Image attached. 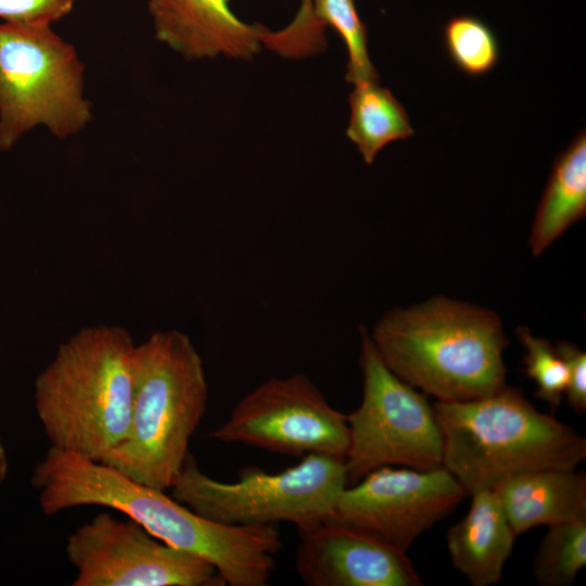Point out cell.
<instances>
[{"mask_svg":"<svg viewBox=\"0 0 586 586\" xmlns=\"http://www.w3.org/2000/svg\"><path fill=\"white\" fill-rule=\"evenodd\" d=\"M74 586H225L206 560L174 548L133 520L97 514L67 538Z\"/></svg>","mask_w":586,"mask_h":586,"instance_id":"obj_10","label":"cell"},{"mask_svg":"<svg viewBox=\"0 0 586 586\" xmlns=\"http://www.w3.org/2000/svg\"><path fill=\"white\" fill-rule=\"evenodd\" d=\"M209 436L275 454L344 460L349 428L347 415L331 406L306 374L295 373L258 384Z\"/></svg>","mask_w":586,"mask_h":586,"instance_id":"obj_9","label":"cell"},{"mask_svg":"<svg viewBox=\"0 0 586 586\" xmlns=\"http://www.w3.org/2000/svg\"><path fill=\"white\" fill-rule=\"evenodd\" d=\"M155 37L187 59L254 58L267 30L247 24L230 10L228 0H149Z\"/></svg>","mask_w":586,"mask_h":586,"instance_id":"obj_13","label":"cell"},{"mask_svg":"<svg viewBox=\"0 0 586 586\" xmlns=\"http://www.w3.org/2000/svg\"><path fill=\"white\" fill-rule=\"evenodd\" d=\"M30 482L48 517L80 506L117 510L161 542L218 569L228 565L239 550L237 526L202 517L165 491L137 483L99 461L50 447L34 468Z\"/></svg>","mask_w":586,"mask_h":586,"instance_id":"obj_5","label":"cell"},{"mask_svg":"<svg viewBox=\"0 0 586 586\" xmlns=\"http://www.w3.org/2000/svg\"><path fill=\"white\" fill-rule=\"evenodd\" d=\"M467 492L444 467H382L339 495L326 521L367 532L408 551L413 542L463 500Z\"/></svg>","mask_w":586,"mask_h":586,"instance_id":"obj_11","label":"cell"},{"mask_svg":"<svg viewBox=\"0 0 586 586\" xmlns=\"http://www.w3.org/2000/svg\"><path fill=\"white\" fill-rule=\"evenodd\" d=\"M517 535L537 525L586 520V475L545 469L517 474L493 487Z\"/></svg>","mask_w":586,"mask_h":586,"instance_id":"obj_15","label":"cell"},{"mask_svg":"<svg viewBox=\"0 0 586 586\" xmlns=\"http://www.w3.org/2000/svg\"><path fill=\"white\" fill-rule=\"evenodd\" d=\"M347 486L343 459L307 455L277 473L249 467L221 482L205 474L189 455L171 497L198 514L232 525L290 522L304 527L323 521Z\"/></svg>","mask_w":586,"mask_h":586,"instance_id":"obj_7","label":"cell"},{"mask_svg":"<svg viewBox=\"0 0 586 586\" xmlns=\"http://www.w3.org/2000/svg\"><path fill=\"white\" fill-rule=\"evenodd\" d=\"M295 15L301 16V17L313 16L314 12H313V7H311V0H301L300 8Z\"/></svg>","mask_w":586,"mask_h":586,"instance_id":"obj_25","label":"cell"},{"mask_svg":"<svg viewBox=\"0 0 586 586\" xmlns=\"http://www.w3.org/2000/svg\"><path fill=\"white\" fill-rule=\"evenodd\" d=\"M586 213V136L578 133L557 157L538 204L528 244L542 254Z\"/></svg>","mask_w":586,"mask_h":586,"instance_id":"obj_16","label":"cell"},{"mask_svg":"<svg viewBox=\"0 0 586 586\" xmlns=\"http://www.w3.org/2000/svg\"><path fill=\"white\" fill-rule=\"evenodd\" d=\"M136 344L115 324L81 328L35 381V409L50 447L101 462L129 431Z\"/></svg>","mask_w":586,"mask_h":586,"instance_id":"obj_2","label":"cell"},{"mask_svg":"<svg viewBox=\"0 0 586 586\" xmlns=\"http://www.w3.org/2000/svg\"><path fill=\"white\" fill-rule=\"evenodd\" d=\"M84 85L75 47L51 26L0 23V150L36 126L60 139L80 132L92 118Z\"/></svg>","mask_w":586,"mask_h":586,"instance_id":"obj_6","label":"cell"},{"mask_svg":"<svg viewBox=\"0 0 586 586\" xmlns=\"http://www.w3.org/2000/svg\"><path fill=\"white\" fill-rule=\"evenodd\" d=\"M470 496L467 514L447 532V549L453 565L473 586H491L501 579L518 535L493 488Z\"/></svg>","mask_w":586,"mask_h":586,"instance_id":"obj_14","label":"cell"},{"mask_svg":"<svg viewBox=\"0 0 586 586\" xmlns=\"http://www.w3.org/2000/svg\"><path fill=\"white\" fill-rule=\"evenodd\" d=\"M517 336L525 349V373L537 388L535 396L557 409L564 396L568 383L566 366L556 346L543 337H536L526 327H519Z\"/></svg>","mask_w":586,"mask_h":586,"instance_id":"obj_21","label":"cell"},{"mask_svg":"<svg viewBox=\"0 0 586 586\" xmlns=\"http://www.w3.org/2000/svg\"><path fill=\"white\" fill-rule=\"evenodd\" d=\"M433 408L443 467L468 495L528 471L576 470L586 459V438L536 409L519 388L505 385L475 399L436 400Z\"/></svg>","mask_w":586,"mask_h":586,"instance_id":"obj_4","label":"cell"},{"mask_svg":"<svg viewBox=\"0 0 586 586\" xmlns=\"http://www.w3.org/2000/svg\"><path fill=\"white\" fill-rule=\"evenodd\" d=\"M362 397L347 415V485L382 467L416 470L443 467L442 433L424 393L400 380L383 362L361 329Z\"/></svg>","mask_w":586,"mask_h":586,"instance_id":"obj_8","label":"cell"},{"mask_svg":"<svg viewBox=\"0 0 586 586\" xmlns=\"http://www.w3.org/2000/svg\"><path fill=\"white\" fill-rule=\"evenodd\" d=\"M447 54L456 67L469 76H483L499 60V43L492 28L479 17H450L443 29Z\"/></svg>","mask_w":586,"mask_h":586,"instance_id":"obj_19","label":"cell"},{"mask_svg":"<svg viewBox=\"0 0 586 586\" xmlns=\"http://www.w3.org/2000/svg\"><path fill=\"white\" fill-rule=\"evenodd\" d=\"M369 336L394 374L436 400L475 399L506 385L508 340L492 310L436 296L388 310Z\"/></svg>","mask_w":586,"mask_h":586,"instance_id":"obj_1","label":"cell"},{"mask_svg":"<svg viewBox=\"0 0 586 586\" xmlns=\"http://www.w3.org/2000/svg\"><path fill=\"white\" fill-rule=\"evenodd\" d=\"M9 470L7 450L0 436V486L5 481Z\"/></svg>","mask_w":586,"mask_h":586,"instance_id":"obj_24","label":"cell"},{"mask_svg":"<svg viewBox=\"0 0 586 586\" xmlns=\"http://www.w3.org/2000/svg\"><path fill=\"white\" fill-rule=\"evenodd\" d=\"M348 102L351 116L346 135L364 161L372 164L388 143L413 135L404 106L379 80L354 85Z\"/></svg>","mask_w":586,"mask_h":586,"instance_id":"obj_17","label":"cell"},{"mask_svg":"<svg viewBox=\"0 0 586 586\" xmlns=\"http://www.w3.org/2000/svg\"><path fill=\"white\" fill-rule=\"evenodd\" d=\"M557 351L568 370L564 395L570 407L577 413L586 411V354L575 344L559 342Z\"/></svg>","mask_w":586,"mask_h":586,"instance_id":"obj_23","label":"cell"},{"mask_svg":"<svg viewBox=\"0 0 586 586\" xmlns=\"http://www.w3.org/2000/svg\"><path fill=\"white\" fill-rule=\"evenodd\" d=\"M132 404L126 440L101 462L142 485L173 487L207 407L203 360L178 330L154 332L136 345Z\"/></svg>","mask_w":586,"mask_h":586,"instance_id":"obj_3","label":"cell"},{"mask_svg":"<svg viewBox=\"0 0 586 586\" xmlns=\"http://www.w3.org/2000/svg\"><path fill=\"white\" fill-rule=\"evenodd\" d=\"M314 15L334 28L347 50L345 79L357 84L379 80L368 53L366 26L359 18L354 0H311Z\"/></svg>","mask_w":586,"mask_h":586,"instance_id":"obj_20","label":"cell"},{"mask_svg":"<svg viewBox=\"0 0 586 586\" xmlns=\"http://www.w3.org/2000/svg\"><path fill=\"white\" fill-rule=\"evenodd\" d=\"M586 565V520L548 526L534 560L543 586H570Z\"/></svg>","mask_w":586,"mask_h":586,"instance_id":"obj_18","label":"cell"},{"mask_svg":"<svg viewBox=\"0 0 586 586\" xmlns=\"http://www.w3.org/2000/svg\"><path fill=\"white\" fill-rule=\"evenodd\" d=\"M76 0H0V18L4 22L47 25L66 16Z\"/></svg>","mask_w":586,"mask_h":586,"instance_id":"obj_22","label":"cell"},{"mask_svg":"<svg viewBox=\"0 0 586 586\" xmlns=\"http://www.w3.org/2000/svg\"><path fill=\"white\" fill-rule=\"evenodd\" d=\"M295 568L308 586H421L407 552L355 527L320 521L298 527Z\"/></svg>","mask_w":586,"mask_h":586,"instance_id":"obj_12","label":"cell"}]
</instances>
